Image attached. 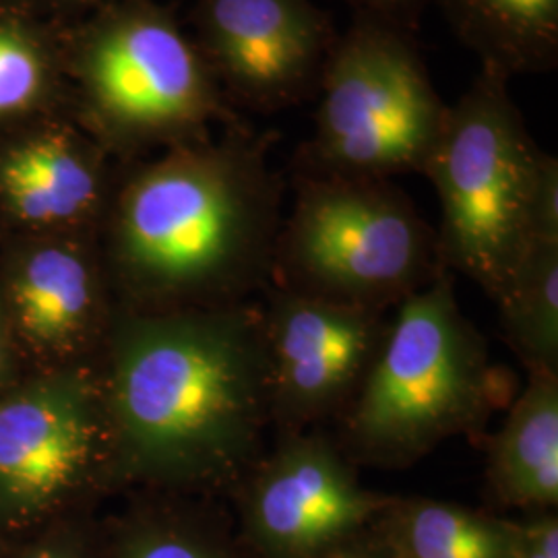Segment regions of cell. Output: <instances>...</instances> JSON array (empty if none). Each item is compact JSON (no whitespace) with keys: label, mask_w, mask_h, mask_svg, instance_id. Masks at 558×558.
<instances>
[{"label":"cell","mask_w":558,"mask_h":558,"mask_svg":"<svg viewBox=\"0 0 558 558\" xmlns=\"http://www.w3.org/2000/svg\"><path fill=\"white\" fill-rule=\"evenodd\" d=\"M197 17L223 96L257 112L304 100L338 40L313 0H199Z\"/></svg>","instance_id":"obj_10"},{"label":"cell","mask_w":558,"mask_h":558,"mask_svg":"<svg viewBox=\"0 0 558 558\" xmlns=\"http://www.w3.org/2000/svg\"><path fill=\"white\" fill-rule=\"evenodd\" d=\"M274 135L242 120L220 141L180 147L120 195L114 255L129 286L174 311L259 300L271 283L283 220Z\"/></svg>","instance_id":"obj_2"},{"label":"cell","mask_w":558,"mask_h":558,"mask_svg":"<svg viewBox=\"0 0 558 558\" xmlns=\"http://www.w3.org/2000/svg\"><path fill=\"white\" fill-rule=\"evenodd\" d=\"M482 69L511 80L558 62V0H435Z\"/></svg>","instance_id":"obj_13"},{"label":"cell","mask_w":558,"mask_h":558,"mask_svg":"<svg viewBox=\"0 0 558 558\" xmlns=\"http://www.w3.org/2000/svg\"><path fill=\"white\" fill-rule=\"evenodd\" d=\"M440 271L437 232L393 180L296 174L269 286L391 313Z\"/></svg>","instance_id":"obj_4"},{"label":"cell","mask_w":558,"mask_h":558,"mask_svg":"<svg viewBox=\"0 0 558 558\" xmlns=\"http://www.w3.org/2000/svg\"><path fill=\"white\" fill-rule=\"evenodd\" d=\"M108 422L131 472L228 495L271 433L257 300L124 323Z\"/></svg>","instance_id":"obj_1"},{"label":"cell","mask_w":558,"mask_h":558,"mask_svg":"<svg viewBox=\"0 0 558 558\" xmlns=\"http://www.w3.org/2000/svg\"><path fill=\"white\" fill-rule=\"evenodd\" d=\"M122 558H255L240 538L232 519L209 518L205 523L145 527L126 542Z\"/></svg>","instance_id":"obj_18"},{"label":"cell","mask_w":558,"mask_h":558,"mask_svg":"<svg viewBox=\"0 0 558 558\" xmlns=\"http://www.w3.org/2000/svg\"><path fill=\"white\" fill-rule=\"evenodd\" d=\"M317 558H396L379 534L371 527L354 538L345 539Z\"/></svg>","instance_id":"obj_23"},{"label":"cell","mask_w":558,"mask_h":558,"mask_svg":"<svg viewBox=\"0 0 558 558\" xmlns=\"http://www.w3.org/2000/svg\"><path fill=\"white\" fill-rule=\"evenodd\" d=\"M513 558H558V518L555 511L527 513L515 521Z\"/></svg>","instance_id":"obj_21"},{"label":"cell","mask_w":558,"mask_h":558,"mask_svg":"<svg viewBox=\"0 0 558 558\" xmlns=\"http://www.w3.org/2000/svg\"><path fill=\"white\" fill-rule=\"evenodd\" d=\"M356 9L359 15H371L379 20L393 21L401 27H412V21L418 15L422 0H341Z\"/></svg>","instance_id":"obj_22"},{"label":"cell","mask_w":558,"mask_h":558,"mask_svg":"<svg viewBox=\"0 0 558 558\" xmlns=\"http://www.w3.org/2000/svg\"><path fill=\"white\" fill-rule=\"evenodd\" d=\"M0 189L21 220L69 221L100 201V174L66 137L29 141L0 166Z\"/></svg>","instance_id":"obj_15"},{"label":"cell","mask_w":558,"mask_h":558,"mask_svg":"<svg viewBox=\"0 0 558 558\" xmlns=\"http://www.w3.org/2000/svg\"><path fill=\"white\" fill-rule=\"evenodd\" d=\"M13 300L32 338L64 341L83 331L96 308V281L87 260L66 248H44L25 263Z\"/></svg>","instance_id":"obj_17"},{"label":"cell","mask_w":558,"mask_h":558,"mask_svg":"<svg viewBox=\"0 0 558 558\" xmlns=\"http://www.w3.org/2000/svg\"><path fill=\"white\" fill-rule=\"evenodd\" d=\"M83 71L94 112L119 140H201L209 122H240L199 48L147 4L101 23L85 48Z\"/></svg>","instance_id":"obj_7"},{"label":"cell","mask_w":558,"mask_h":558,"mask_svg":"<svg viewBox=\"0 0 558 558\" xmlns=\"http://www.w3.org/2000/svg\"><path fill=\"white\" fill-rule=\"evenodd\" d=\"M255 558H317L371 530L393 495L371 490L329 428L274 435L228 493Z\"/></svg>","instance_id":"obj_8"},{"label":"cell","mask_w":558,"mask_h":558,"mask_svg":"<svg viewBox=\"0 0 558 558\" xmlns=\"http://www.w3.org/2000/svg\"><path fill=\"white\" fill-rule=\"evenodd\" d=\"M40 85L38 52L17 34L0 29V117L34 101Z\"/></svg>","instance_id":"obj_19"},{"label":"cell","mask_w":558,"mask_h":558,"mask_svg":"<svg viewBox=\"0 0 558 558\" xmlns=\"http://www.w3.org/2000/svg\"><path fill=\"white\" fill-rule=\"evenodd\" d=\"M493 302L525 371L558 373V240H530Z\"/></svg>","instance_id":"obj_16"},{"label":"cell","mask_w":558,"mask_h":558,"mask_svg":"<svg viewBox=\"0 0 558 558\" xmlns=\"http://www.w3.org/2000/svg\"><path fill=\"white\" fill-rule=\"evenodd\" d=\"M495 399L488 345L442 269L389 313L359 393L329 430L356 468L408 470L447 440L478 435Z\"/></svg>","instance_id":"obj_3"},{"label":"cell","mask_w":558,"mask_h":558,"mask_svg":"<svg viewBox=\"0 0 558 558\" xmlns=\"http://www.w3.org/2000/svg\"><path fill=\"white\" fill-rule=\"evenodd\" d=\"M271 433L331 428L379 352L389 313L267 286L259 300Z\"/></svg>","instance_id":"obj_9"},{"label":"cell","mask_w":558,"mask_h":558,"mask_svg":"<svg viewBox=\"0 0 558 558\" xmlns=\"http://www.w3.org/2000/svg\"><path fill=\"white\" fill-rule=\"evenodd\" d=\"M558 240V160L550 154H542L538 177L532 197L530 240Z\"/></svg>","instance_id":"obj_20"},{"label":"cell","mask_w":558,"mask_h":558,"mask_svg":"<svg viewBox=\"0 0 558 558\" xmlns=\"http://www.w3.org/2000/svg\"><path fill=\"white\" fill-rule=\"evenodd\" d=\"M373 530L396 558H513L515 519L426 497H391Z\"/></svg>","instance_id":"obj_14"},{"label":"cell","mask_w":558,"mask_h":558,"mask_svg":"<svg viewBox=\"0 0 558 558\" xmlns=\"http://www.w3.org/2000/svg\"><path fill=\"white\" fill-rule=\"evenodd\" d=\"M542 154L511 98L509 80L482 69L449 106L422 172L439 197L435 232L442 269L472 279L490 300L530 242Z\"/></svg>","instance_id":"obj_5"},{"label":"cell","mask_w":558,"mask_h":558,"mask_svg":"<svg viewBox=\"0 0 558 558\" xmlns=\"http://www.w3.org/2000/svg\"><path fill=\"white\" fill-rule=\"evenodd\" d=\"M32 558H66L59 555V553H40V555H36V557Z\"/></svg>","instance_id":"obj_24"},{"label":"cell","mask_w":558,"mask_h":558,"mask_svg":"<svg viewBox=\"0 0 558 558\" xmlns=\"http://www.w3.org/2000/svg\"><path fill=\"white\" fill-rule=\"evenodd\" d=\"M408 32L393 21L359 15L336 40L296 174L391 180L424 172L449 104Z\"/></svg>","instance_id":"obj_6"},{"label":"cell","mask_w":558,"mask_h":558,"mask_svg":"<svg viewBox=\"0 0 558 558\" xmlns=\"http://www.w3.org/2000/svg\"><path fill=\"white\" fill-rule=\"evenodd\" d=\"M486 488L505 509L558 505V373L532 371L486 447Z\"/></svg>","instance_id":"obj_12"},{"label":"cell","mask_w":558,"mask_h":558,"mask_svg":"<svg viewBox=\"0 0 558 558\" xmlns=\"http://www.w3.org/2000/svg\"><path fill=\"white\" fill-rule=\"evenodd\" d=\"M85 387L0 405V486L25 500L50 499L94 465L106 433Z\"/></svg>","instance_id":"obj_11"}]
</instances>
